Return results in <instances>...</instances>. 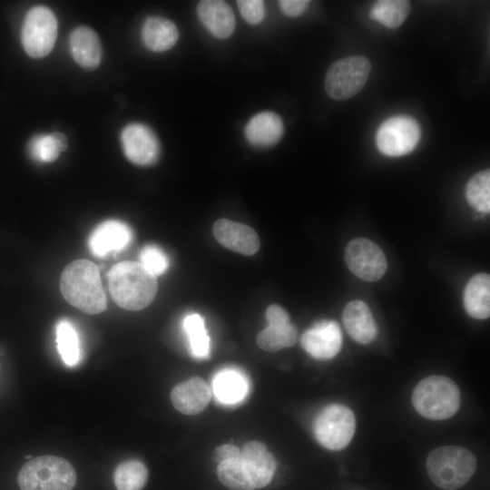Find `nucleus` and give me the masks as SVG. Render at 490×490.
Wrapping results in <instances>:
<instances>
[{
	"mask_svg": "<svg viewBox=\"0 0 490 490\" xmlns=\"http://www.w3.org/2000/svg\"><path fill=\"white\" fill-rule=\"evenodd\" d=\"M107 283L114 302L127 310L149 306L158 287L156 277L140 262L132 260L114 264L107 272Z\"/></svg>",
	"mask_w": 490,
	"mask_h": 490,
	"instance_id": "f257e3e1",
	"label": "nucleus"
},
{
	"mask_svg": "<svg viewBox=\"0 0 490 490\" xmlns=\"http://www.w3.org/2000/svg\"><path fill=\"white\" fill-rule=\"evenodd\" d=\"M60 290L69 304L86 314L96 315L106 309L99 269L88 260H74L64 268Z\"/></svg>",
	"mask_w": 490,
	"mask_h": 490,
	"instance_id": "f03ea898",
	"label": "nucleus"
},
{
	"mask_svg": "<svg viewBox=\"0 0 490 490\" xmlns=\"http://www.w3.org/2000/svg\"><path fill=\"white\" fill-rule=\"evenodd\" d=\"M476 459L466 448L446 446L434 449L427 456L426 470L432 482L445 490H455L472 477Z\"/></svg>",
	"mask_w": 490,
	"mask_h": 490,
	"instance_id": "7ed1b4c3",
	"label": "nucleus"
},
{
	"mask_svg": "<svg viewBox=\"0 0 490 490\" xmlns=\"http://www.w3.org/2000/svg\"><path fill=\"white\" fill-rule=\"evenodd\" d=\"M17 482L21 490H72L76 484V473L63 457L41 456L21 467Z\"/></svg>",
	"mask_w": 490,
	"mask_h": 490,
	"instance_id": "20e7f679",
	"label": "nucleus"
},
{
	"mask_svg": "<svg viewBox=\"0 0 490 490\" xmlns=\"http://www.w3.org/2000/svg\"><path fill=\"white\" fill-rule=\"evenodd\" d=\"M412 403L415 409L424 417L443 420L457 412L460 392L452 379L444 376H430L416 386Z\"/></svg>",
	"mask_w": 490,
	"mask_h": 490,
	"instance_id": "39448f33",
	"label": "nucleus"
},
{
	"mask_svg": "<svg viewBox=\"0 0 490 490\" xmlns=\"http://www.w3.org/2000/svg\"><path fill=\"white\" fill-rule=\"evenodd\" d=\"M371 69L362 55H351L332 64L325 77L327 93L334 100H348L365 85Z\"/></svg>",
	"mask_w": 490,
	"mask_h": 490,
	"instance_id": "423d86ee",
	"label": "nucleus"
},
{
	"mask_svg": "<svg viewBox=\"0 0 490 490\" xmlns=\"http://www.w3.org/2000/svg\"><path fill=\"white\" fill-rule=\"evenodd\" d=\"M58 23L54 14L44 5L32 7L24 16L21 41L32 58H43L53 50L57 37Z\"/></svg>",
	"mask_w": 490,
	"mask_h": 490,
	"instance_id": "0eeeda50",
	"label": "nucleus"
},
{
	"mask_svg": "<svg viewBox=\"0 0 490 490\" xmlns=\"http://www.w3.org/2000/svg\"><path fill=\"white\" fill-rule=\"evenodd\" d=\"M355 428L353 412L344 405L331 404L317 416L314 433L322 446L329 450H340L349 444Z\"/></svg>",
	"mask_w": 490,
	"mask_h": 490,
	"instance_id": "6e6552de",
	"label": "nucleus"
},
{
	"mask_svg": "<svg viewBox=\"0 0 490 490\" xmlns=\"http://www.w3.org/2000/svg\"><path fill=\"white\" fill-rule=\"evenodd\" d=\"M420 137V126L414 118L396 115L380 124L376 134V144L383 154L397 157L412 152Z\"/></svg>",
	"mask_w": 490,
	"mask_h": 490,
	"instance_id": "1a4fd4ad",
	"label": "nucleus"
},
{
	"mask_svg": "<svg viewBox=\"0 0 490 490\" xmlns=\"http://www.w3.org/2000/svg\"><path fill=\"white\" fill-rule=\"evenodd\" d=\"M345 259L348 269L367 281L379 279L387 270L385 254L368 239L352 240L346 248Z\"/></svg>",
	"mask_w": 490,
	"mask_h": 490,
	"instance_id": "9d476101",
	"label": "nucleus"
},
{
	"mask_svg": "<svg viewBox=\"0 0 490 490\" xmlns=\"http://www.w3.org/2000/svg\"><path fill=\"white\" fill-rule=\"evenodd\" d=\"M121 142L126 158L139 166H152L160 156V142L154 132L147 125L132 122L121 133Z\"/></svg>",
	"mask_w": 490,
	"mask_h": 490,
	"instance_id": "9b49d317",
	"label": "nucleus"
},
{
	"mask_svg": "<svg viewBox=\"0 0 490 490\" xmlns=\"http://www.w3.org/2000/svg\"><path fill=\"white\" fill-rule=\"evenodd\" d=\"M301 345L316 359L332 358L342 346L340 328L334 320H320L303 333Z\"/></svg>",
	"mask_w": 490,
	"mask_h": 490,
	"instance_id": "f8f14e48",
	"label": "nucleus"
},
{
	"mask_svg": "<svg viewBox=\"0 0 490 490\" xmlns=\"http://www.w3.org/2000/svg\"><path fill=\"white\" fill-rule=\"evenodd\" d=\"M132 232L130 227L120 220H109L99 224L88 240L90 251L103 258L123 250L131 242Z\"/></svg>",
	"mask_w": 490,
	"mask_h": 490,
	"instance_id": "ddd939ff",
	"label": "nucleus"
},
{
	"mask_svg": "<svg viewBox=\"0 0 490 490\" xmlns=\"http://www.w3.org/2000/svg\"><path fill=\"white\" fill-rule=\"evenodd\" d=\"M240 458L255 488L270 484L275 474L276 461L263 443L248 442L240 451Z\"/></svg>",
	"mask_w": 490,
	"mask_h": 490,
	"instance_id": "4468645a",
	"label": "nucleus"
},
{
	"mask_svg": "<svg viewBox=\"0 0 490 490\" xmlns=\"http://www.w3.org/2000/svg\"><path fill=\"white\" fill-rule=\"evenodd\" d=\"M213 234L222 246L243 255H253L260 248L254 230L240 222L218 220L213 225Z\"/></svg>",
	"mask_w": 490,
	"mask_h": 490,
	"instance_id": "2eb2a0df",
	"label": "nucleus"
},
{
	"mask_svg": "<svg viewBox=\"0 0 490 490\" xmlns=\"http://www.w3.org/2000/svg\"><path fill=\"white\" fill-rule=\"evenodd\" d=\"M173 407L184 415L202 412L211 400V389L200 377H191L175 386L171 392Z\"/></svg>",
	"mask_w": 490,
	"mask_h": 490,
	"instance_id": "dca6fc26",
	"label": "nucleus"
},
{
	"mask_svg": "<svg viewBox=\"0 0 490 490\" xmlns=\"http://www.w3.org/2000/svg\"><path fill=\"white\" fill-rule=\"evenodd\" d=\"M70 50L75 63L86 70H94L101 63L103 48L98 34L92 28H74L69 38Z\"/></svg>",
	"mask_w": 490,
	"mask_h": 490,
	"instance_id": "f3484780",
	"label": "nucleus"
},
{
	"mask_svg": "<svg viewBox=\"0 0 490 490\" xmlns=\"http://www.w3.org/2000/svg\"><path fill=\"white\" fill-rule=\"evenodd\" d=\"M202 24L219 39L230 36L235 29V16L230 6L221 0H203L197 5Z\"/></svg>",
	"mask_w": 490,
	"mask_h": 490,
	"instance_id": "a211bd4d",
	"label": "nucleus"
},
{
	"mask_svg": "<svg viewBox=\"0 0 490 490\" xmlns=\"http://www.w3.org/2000/svg\"><path fill=\"white\" fill-rule=\"evenodd\" d=\"M342 319L347 331L357 342L368 344L376 338V322L365 302H348L343 310Z\"/></svg>",
	"mask_w": 490,
	"mask_h": 490,
	"instance_id": "6ab92c4d",
	"label": "nucleus"
},
{
	"mask_svg": "<svg viewBox=\"0 0 490 490\" xmlns=\"http://www.w3.org/2000/svg\"><path fill=\"white\" fill-rule=\"evenodd\" d=\"M284 126L281 118L273 112H261L255 114L245 127L247 141L260 147L276 144L283 135Z\"/></svg>",
	"mask_w": 490,
	"mask_h": 490,
	"instance_id": "aec40b11",
	"label": "nucleus"
},
{
	"mask_svg": "<svg viewBox=\"0 0 490 490\" xmlns=\"http://www.w3.org/2000/svg\"><path fill=\"white\" fill-rule=\"evenodd\" d=\"M145 46L153 52H164L174 46L179 31L173 22L158 16L148 17L142 28Z\"/></svg>",
	"mask_w": 490,
	"mask_h": 490,
	"instance_id": "412c9836",
	"label": "nucleus"
},
{
	"mask_svg": "<svg viewBox=\"0 0 490 490\" xmlns=\"http://www.w3.org/2000/svg\"><path fill=\"white\" fill-rule=\"evenodd\" d=\"M464 306L466 312L477 319L490 315V277L478 273L470 279L464 292Z\"/></svg>",
	"mask_w": 490,
	"mask_h": 490,
	"instance_id": "4be33fe9",
	"label": "nucleus"
},
{
	"mask_svg": "<svg viewBox=\"0 0 490 490\" xmlns=\"http://www.w3.org/2000/svg\"><path fill=\"white\" fill-rule=\"evenodd\" d=\"M213 390L216 397L225 404H235L244 398L248 391V384L239 372L231 369L222 370L213 380Z\"/></svg>",
	"mask_w": 490,
	"mask_h": 490,
	"instance_id": "5701e85b",
	"label": "nucleus"
},
{
	"mask_svg": "<svg viewBox=\"0 0 490 490\" xmlns=\"http://www.w3.org/2000/svg\"><path fill=\"white\" fill-rule=\"evenodd\" d=\"M55 336L57 349L64 364L76 366L81 359V347L74 324L66 318L60 319L55 325Z\"/></svg>",
	"mask_w": 490,
	"mask_h": 490,
	"instance_id": "b1692460",
	"label": "nucleus"
},
{
	"mask_svg": "<svg viewBox=\"0 0 490 490\" xmlns=\"http://www.w3.org/2000/svg\"><path fill=\"white\" fill-rule=\"evenodd\" d=\"M297 340V329L289 322L287 324H268L256 338L257 345L263 350L276 352L293 346Z\"/></svg>",
	"mask_w": 490,
	"mask_h": 490,
	"instance_id": "393cba45",
	"label": "nucleus"
},
{
	"mask_svg": "<svg viewBox=\"0 0 490 490\" xmlns=\"http://www.w3.org/2000/svg\"><path fill=\"white\" fill-rule=\"evenodd\" d=\"M410 2L406 0H380L370 9V18L387 28H397L406 20Z\"/></svg>",
	"mask_w": 490,
	"mask_h": 490,
	"instance_id": "a878e982",
	"label": "nucleus"
},
{
	"mask_svg": "<svg viewBox=\"0 0 490 490\" xmlns=\"http://www.w3.org/2000/svg\"><path fill=\"white\" fill-rule=\"evenodd\" d=\"M147 479L148 470L145 465L137 459L122 462L113 475L117 490H142Z\"/></svg>",
	"mask_w": 490,
	"mask_h": 490,
	"instance_id": "bb28decb",
	"label": "nucleus"
},
{
	"mask_svg": "<svg viewBox=\"0 0 490 490\" xmlns=\"http://www.w3.org/2000/svg\"><path fill=\"white\" fill-rule=\"evenodd\" d=\"M182 326L192 356L196 358H207L210 354V337L203 318L198 313L189 314L184 318Z\"/></svg>",
	"mask_w": 490,
	"mask_h": 490,
	"instance_id": "cd10ccee",
	"label": "nucleus"
},
{
	"mask_svg": "<svg viewBox=\"0 0 490 490\" xmlns=\"http://www.w3.org/2000/svg\"><path fill=\"white\" fill-rule=\"evenodd\" d=\"M217 475L230 490L255 489L240 457L219 463Z\"/></svg>",
	"mask_w": 490,
	"mask_h": 490,
	"instance_id": "c85d7f7f",
	"label": "nucleus"
},
{
	"mask_svg": "<svg viewBox=\"0 0 490 490\" xmlns=\"http://www.w3.org/2000/svg\"><path fill=\"white\" fill-rule=\"evenodd\" d=\"M466 196L468 202L482 212L490 211V172L475 173L467 182Z\"/></svg>",
	"mask_w": 490,
	"mask_h": 490,
	"instance_id": "c756f323",
	"label": "nucleus"
},
{
	"mask_svg": "<svg viewBox=\"0 0 490 490\" xmlns=\"http://www.w3.org/2000/svg\"><path fill=\"white\" fill-rule=\"evenodd\" d=\"M28 152L34 160L41 162H53L62 152L51 134L32 138L28 144Z\"/></svg>",
	"mask_w": 490,
	"mask_h": 490,
	"instance_id": "7c9ffc66",
	"label": "nucleus"
},
{
	"mask_svg": "<svg viewBox=\"0 0 490 490\" xmlns=\"http://www.w3.org/2000/svg\"><path fill=\"white\" fill-rule=\"evenodd\" d=\"M140 263L155 277L163 274L169 267V259L155 245H147L140 252Z\"/></svg>",
	"mask_w": 490,
	"mask_h": 490,
	"instance_id": "2f4dec72",
	"label": "nucleus"
},
{
	"mask_svg": "<svg viewBox=\"0 0 490 490\" xmlns=\"http://www.w3.org/2000/svg\"><path fill=\"white\" fill-rule=\"evenodd\" d=\"M237 5L243 19L250 24L260 23L265 16V5L261 0H239Z\"/></svg>",
	"mask_w": 490,
	"mask_h": 490,
	"instance_id": "473e14b6",
	"label": "nucleus"
},
{
	"mask_svg": "<svg viewBox=\"0 0 490 490\" xmlns=\"http://www.w3.org/2000/svg\"><path fill=\"white\" fill-rule=\"evenodd\" d=\"M308 0H281L279 1L282 13L290 17H296L304 13L308 7Z\"/></svg>",
	"mask_w": 490,
	"mask_h": 490,
	"instance_id": "72a5a7b5",
	"label": "nucleus"
},
{
	"mask_svg": "<svg viewBox=\"0 0 490 490\" xmlns=\"http://www.w3.org/2000/svg\"><path fill=\"white\" fill-rule=\"evenodd\" d=\"M268 324H287L289 323V316L287 311L279 305H270L266 310Z\"/></svg>",
	"mask_w": 490,
	"mask_h": 490,
	"instance_id": "f704fd0d",
	"label": "nucleus"
},
{
	"mask_svg": "<svg viewBox=\"0 0 490 490\" xmlns=\"http://www.w3.org/2000/svg\"><path fill=\"white\" fill-rule=\"evenodd\" d=\"M240 456V449L230 444H225L218 446L214 451V457L219 463L235 459Z\"/></svg>",
	"mask_w": 490,
	"mask_h": 490,
	"instance_id": "c9c22d12",
	"label": "nucleus"
},
{
	"mask_svg": "<svg viewBox=\"0 0 490 490\" xmlns=\"http://www.w3.org/2000/svg\"><path fill=\"white\" fill-rule=\"evenodd\" d=\"M53 138L54 139L55 142L58 144L59 148L62 152L65 151L68 147V140L66 136L59 132H54L51 133Z\"/></svg>",
	"mask_w": 490,
	"mask_h": 490,
	"instance_id": "e433bc0d",
	"label": "nucleus"
}]
</instances>
